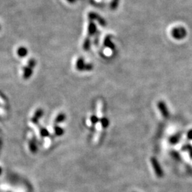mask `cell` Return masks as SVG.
<instances>
[{"label":"cell","mask_w":192,"mask_h":192,"mask_svg":"<svg viewBox=\"0 0 192 192\" xmlns=\"http://www.w3.org/2000/svg\"><path fill=\"white\" fill-rule=\"evenodd\" d=\"M119 1H120V0H112L111 3H110V9L112 10L116 9L119 5Z\"/></svg>","instance_id":"30bf717a"},{"label":"cell","mask_w":192,"mask_h":192,"mask_svg":"<svg viewBox=\"0 0 192 192\" xmlns=\"http://www.w3.org/2000/svg\"><path fill=\"white\" fill-rule=\"evenodd\" d=\"M41 136H43V137H46V136L49 135V132L46 129H41Z\"/></svg>","instance_id":"9a60e30c"},{"label":"cell","mask_w":192,"mask_h":192,"mask_svg":"<svg viewBox=\"0 0 192 192\" xmlns=\"http://www.w3.org/2000/svg\"><path fill=\"white\" fill-rule=\"evenodd\" d=\"M66 1H68L69 3H71V4H74L77 0H66Z\"/></svg>","instance_id":"e0dca14e"},{"label":"cell","mask_w":192,"mask_h":192,"mask_svg":"<svg viewBox=\"0 0 192 192\" xmlns=\"http://www.w3.org/2000/svg\"><path fill=\"white\" fill-rule=\"evenodd\" d=\"M32 68L30 67L29 66H27L24 69V78L25 79H28L31 76L32 74Z\"/></svg>","instance_id":"5b68a950"},{"label":"cell","mask_w":192,"mask_h":192,"mask_svg":"<svg viewBox=\"0 0 192 192\" xmlns=\"http://www.w3.org/2000/svg\"><path fill=\"white\" fill-rule=\"evenodd\" d=\"M65 118H66L65 115H64V114H63V113H61V114H59V115H58L57 118H56L55 121L57 123H61V122L64 121Z\"/></svg>","instance_id":"8fae6325"},{"label":"cell","mask_w":192,"mask_h":192,"mask_svg":"<svg viewBox=\"0 0 192 192\" xmlns=\"http://www.w3.org/2000/svg\"><path fill=\"white\" fill-rule=\"evenodd\" d=\"M30 149L31 151L32 152H36V144L34 142H31L30 143Z\"/></svg>","instance_id":"5bb4252c"},{"label":"cell","mask_w":192,"mask_h":192,"mask_svg":"<svg viewBox=\"0 0 192 192\" xmlns=\"http://www.w3.org/2000/svg\"><path fill=\"white\" fill-rule=\"evenodd\" d=\"M105 46L108 47V48L111 49H114V44L112 43L111 40H110V38L109 36H107L105 39Z\"/></svg>","instance_id":"ba28073f"},{"label":"cell","mask_w":192,"mask_h":192,"mask_svg":"<svg viewBox=\"0 0 192 192\" xmlns=\"http://www.w3.org/2000/svg\"><path fill=\"white\" fill-rule=\"evenodd\" d=\"M85 68H86V65H85L84 61L82 58H80V59H78L77 62H76V69L78 70L82 71L85 70Z\"/></svg>","instance_id":"277c9868"},{"label":"cell","mask_w":192,"mask_h":192,"mask_svg":"<svg viewBox=\"0 0 192 192\" xmlns=\"http://www.w3.org/2000/svg\"><path fill=\"white\" fill-rule=\"evenodd\" d=\"M88 18L91 21H97L101 26H106V21L102 16L98 15L97 13L95 12H90L88 14Z\"/></svg>","instance_id":"7a4b0ae2"},{"label":"cell","mask_w":192,"mask_h":192,"mask_svg":"<svg viewBox=\"0 0 192 192\" xmlns=\"http://www.w3.org/2000/svg\"><path fill=\"white\" fill-rule=\"evenodd\" d=\"M90 46H91V39H90V38L88 37V38L86 39V40L84 41V43H83V49H84L85 51H88L90 49Z\"/></svg>","instance_id":"9c48e42d"},{"label":"cell","mask_w":192,"mask_h":192,"mask_svg":"<svg viewBox=\"0 0 192 192\" xmlns=\"http://www.w3.org/2000/svg\"><path fill=\"white\" fill-rule=\"evenodd\" d=\"M42 114H43V111L41 110H38L36 112L34 115L33 118H32V121L34 122H36L38 120V119H39L41 117Z\"/></svg>","instance_id":"52a82bcc"},{"label":"cell","mask_w":192,"mask_h":192,"mask_svg":"<svg viewBox=\"0 0 192 192\" xmlns=\"http://www.w3.org/2000/svg\"><path fill=\"white\" fill-rule=\"evenodd\" d=\"M171 34L174 38L176 39H183L186 36V32L183 27H177V28L173 29Z\"/></svg>","instance_id":"6da1fadb"},{"label":"cell","mask_w":192,"mask_h":192,"mask_svg":"<svg viewBox=\"0 0 192 192\" xmlns=\"http://www.w3.org/2000/svg\"><path fill=\"white\" fill-rule=\"evenodd\" d=\"M101 125L103 127H108V119H106V118H102L101 120Z\"/></svg>","instance_id":"4fadbf2b"},{"label":"cell","mask_w":192,"mask_h":192,"mask_svg":"<svg viewBox=\"0 0 192 192\" xmlns=\"http://www.w3.org/2000/svg\"><path fill=\"white\" fill-rule=\"evenodd\" d=\"M55 133L57 135H62L63 133H64V130H63V129H61V127H55Z\"/></svg>","instance_id":"7c38bea8"},{"label":"cell","mask_w":192,"mask_h":192,"mask_svg":"<svg viewBox=\"0 0 192 192\" xmlns=\"http://www.w3.org/2000/svg\"><path fill=\"white\" fill-rule=\"evenodd\" d=\"M27 53H28V50L25 48V47H19L17 50V54L20 57H24L27 55Z\"/></svg>","instance_id":"8992f818"},{"label":"cell","mask_w":192,"mask_h":192,"mask_svg":"<svg viewBox=\"0 0 192 192\" xmlns=\"http://www.w3.org/2000/svg\"><path fill=\"white\" fill-rule=\"evenodd\" d=\"M91 121L93 124H96L97 121H98V118H97V117L96 115H92L91 118Z\"/></svg>","instance_id":"2e32d148"},{"label":"cell","mask_w":192,"mask_h":192,"mask_svg":"<svg viewBox=\"0 0 192 192\" xmlns=\"http://www.w3.org/2000/svg\"><path fill=\"white\" fill-rule=\"evenodd\" d=\"M96 29H97V27H96V25L94 24V22L93 21H90L88 27V35L89 36L94 35L96 33Z\"/></svg>","instance_id":"3957f363"}]
</instances>
